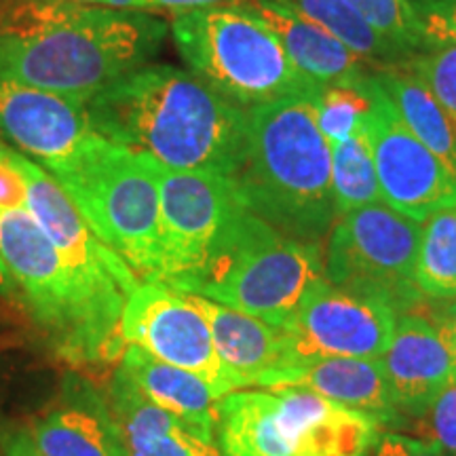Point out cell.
<instances>
[{
	"label": "cell",
	"mask_w": 456,
	"mask_h": 456,
	"mask_svg": "<svg viewBox=\"0 0 456 456\" xmlns=\"http://www.w3.org/2000/svg\"><path fill=\"white\" fill-rule=\"evenodd\" d=\"M330 155H332V191L338 216L366 205L383 203L372 151L363 127L351 138L330 146Z\"/></svg>",
	"instance_id": "27"
},
{
	"label": "cell",
	"mask_w": 456,
	"mask_h": 456,
	"mask_svg": "<svg viewBox=\"0 0 456 456\" xmlns=\"http://www.w3.org/2000/svg\"><path fill=\"white\" fill-rule=\"evenodd\" d=\"M91 231L127 262L140 279L161 271V201L155 163L98 134L70 163L57 169Z\"/></svg>",
	"instance_id": "6"
},
{
	"label": "cell",
	"mask_w": 456,
	"mask_h": 456,
	"mask_svg": "<svg viewBox=\"0 0 456 456\" xmlns=\"http://www.w3.org/2000/svg\"><path fill=\"white\" fill-rule=\"evenodd\" d=\"M319 279V245L283 235L243 205L222 228L186 292L281 328Z\"/></svg>",
	"instance_id": "4"
},
{
	"label": "cell",
	"mask_w": 456,
	"mask_h": 456,
	"mask_svg": "<svg viewBox=\"0 0 456 456\" xmlns=\"http://www.w3.org/2000/svg\"><path fill=\"white\" fill-rule=\"evenodd\" d=\"M402 68L427 85L456 129V43H429Z\"/></svg>",
	"instance_id": "30"
},
{
	"label": "cell",
	"mask_w": 456,
	"mask_h": 456,
	"mask_svg": "<svg viewBox=\"0 0 456 456\" xmlns=\"http://www.w3.org/2000/svg\"><path fill=\"white\" fill-rule=\"evenodd\" d=\"M395 322L397 311L387 302L336 288L323 277L279 328L283 336L279 368L322 357L380 359Z\"/></svg>",
	"instance_id": "11"
},
{
	"label": "cell",
	"mask_w": 456,
	"mask_h": 456,
	"mask_svg": "<svg viewBox=\"0 0 456 456\" xmlns=\"http://www.w3.org/2000/svg\"><path fill=\"white\" fill-rule=\"evenodd\" d=\"M380 425L379 416L330 402L302 429L296 456H368L379 442Z\"/></svg>",
	"instance_id": "25"
},
{
	"label": "cell",
	"mask_w": 456,
	"mask_h": 456,
	"mask_svg": "<svg viewBox=\"0 0 456 456\" xmlns=\"http://www.w3.org/2000/svg\"><path fill=\"white\" fill-rule=\"evenodd\" d=\"M191 298L212 330L216 353L237 391L260 387L266 374L281 366V330L199 294Z\"/></svg>",
	"instance_id": "19"
},
{
	"label": "cell",
	"mask_w": 456,
	"mask_h": 456,
	"mask_svg": "<svg viewBox=\"0 0 456 456\" xmlns=\"http://www.w3.org/2000/svg\"><path fill=\"white\" fill-rule=\"evenodd\" d=\"M155 174L161 201V271L157 281L186 292L208 262L222 228L243 203L226 175L169 169L159 163Z\"/></svg>",
	"instance_id": "10"
},
{
	"label": "cell",
	"mask_w": 456,
	"mask_h": 456,
	"mask_svg": "<svg viewBox=\"0 0 456 456\" xmlns=\"http://www.w3.org/2000/svg\"><path fill=\"white\" fill-rule=\"evenodd\" d=\"M315 98L249 108L243 161L231 180L254 216L283 235L319 245L338 212L332 155L319 131Z\"/></svg>",
	"instance_id": "3"
},
{
	"label": "cell",
	"mask_w": 456,
	"mask_h": 456,
	"mask_svg": "<svg viewBox=\"0 0 456 456\" xmlns=\"http://www.w3.org/2000/svg\"><path fill=\"white\" fill-rule=\"evenodd\" d=\"M167 24L148 11L72 0H0V78L78 104L146 66Z\"/></svg>",
	"instance_id": "1"
},
{
	"label": "cell",
	"mask_w": 456,
	"mask_h": 456,
	"mask_svg": "<svg viewBox=\"0 0 456 456\" xmlns=\"http://www.w3.org/2000/svg\"><path fill=\"white\" fill-rule=\"evenodd\" d=\"M249 0H142L148 13H157V11H165V13L180 15L188 13V11L199 9H212V7H232V4H243Z\"/></svg>",
	"instance_id": "36"
},
{
	"label": "cell",
	"mask_w": 456,
	"mask_h": 456,
	"mask_svg": "<svg viewBox=\"0 0 456 456\" xmlns=\"http://www.w3.org/2000/svg\"><path fill=\"white\" fill-rule=\"evenodd\" d=\"M121 370L152 403L174 414L192 436L214 444L222 397L201 376L159 362L134 345H125Z\"/></svg>",
	"instance_id": "20"
},
{
	"label": "cell",
	"mask_w": 456,
	"mask_h": 456,
	"mask_svg": "<svg viewBox=\"0 0 456 456\" xmlns=\"http://www.w3.org/2000/svg\"><path fill=\"white\" fill-rule=\"evenodd\" d=\"M114 420L127 456H192L199 437L167 410L152 403L118 368L112 380Z\"/></svg>",
	"instance_id": "21"
},
{
	"label": "cell",
	"mask_w": 456,
	"mask_h": 456,
	"mask_svg": "<svg viewBox=\"0 0 456 456\" xmlns=\"http://www.w3.org/2000/svg\"><path fill=\"white\" fill-rule=\"evenodd\" d=\"M380 37L408 55L420 53L427 45L423 20L412 0H346Z\"/></svg>",
	"instance_id": "28"
},
{
	"label": "cell",
	"mask_w": 456,
	"mask_h": 456,
	"mask_svg": "<svg viewBox=\"0 0 456 456\" xmlns=\"http://www.w3.org/2000/svg\"><path fill=\"white\" fill-rule=\"evenodd\" d=\"M0 456H4V454H3V452H0Z\"/></svg>",
	"instance_id": "41"
},
{
	"label": "cell",
	"mask_w": 456,
	"mask_h": 456,
	"mask_svg": "<svg viewBox=\"0 0 456 456\" xmlns=\"http://www.w3.org/2000/svg\"><path fill=\"white\" fill-rule=\"evenodd\" d=\"M281 3L311 20L313 24L322 26L353 53L363 57L376 68L402 66L412 57L380 37L346 0H281Z\"/></svg>",
	"instance_id": "24"
},
{
	"label": "cell",
	"mask_w": 456,
	"mask_h": 456,
	"mask_svg": "<svg viewBox=\"0 0 456 456\" xmlns=\"http://www.w3.org/2000/svg\"><path fill=\"white\" fill-rule=\"evenodd\" d=\"M7 155L28 188V212L55 245L74 288L81 296L95 332L112 357L123 355L121 317L129 294L142 279L117 252L91 231L87 222L41 165L7 146Z\"/></svg>",
	"instance_id": "7"
},
{
	"label": "cell",
	"mask_w": 456,
	"mask_h": 456,
	"mask_svg": "<svg viewBox=\"0 0 456 456\" xmlns=\"http://www.w3.org/2000/svg\"><path fill=\"white\" fill-rule=\"evenodd\" d=\"M387 385L399 412L420 416L454 379L452 357L420 313L397 315L393 338L380 357Z\"/></svg>",
	"instance_id": "16"
},
{
	"label": "cell",
	"mask_w": 456,
	"mask_h": 456,
	"mask_svg": "<svg viewBox=\"0 0 456 456\" xmlns=\"http://www.w3.org/2000/svg\"><path fill=\"white\" fill-rule=\"evenodd\" d=\"M15 288V281H13V275H11L9 266L4 265L3 256H0V296H7L13 292Z\"/></svg>",
	"instance_id": "39"
},
{
	"label": "cell",
	"mask_w": 456,
	"mask_h": 456,
	"mask_svg": "<svg viewBox=\"0 0 456 456\" xmlns=\"http://www.w3.org/2000/svg\"><path fill=\"white\" fill-rule=\"evenodd\" d=\"M260 389H305L338 406L379 416L383 423L399 414L380 359L322 357L289 363L266 374Z\"/></svg>",
	"instance_id": "17"
},
{
	"label": "cell",
	"mask_w": 456,
	"mask_h": 456,
	"mask_svg": "<svg viewBox=\"0 0 456 456\" xmlns=\"http://www.w3.org/2000/svg\"><path fill=\"white\" fill-rule=\"evenodd\" d=\"M78 4H89V7H106L118 11H146L142 0H72Z\"/></svg>",
	"instance_id": "38"
},
{
	"label": "cell",
	"mask_w": 456,
	"mask_h": 456,
	"mask_svg": "<svg viewBox=\"0 0 456 456\" xmlns=\"http://www.w3.org/2000/svg\"><path fill=\"white\" fill-rule=\"evenodd\" d=\"M3 448H4V456H41L34 450L32 442L28 440L26 431H13L11 436H7L3 440Z\"/></svg>",
	"instance_id": "37"
},
{
	"label": "cell",
	"mask_w": 456,
	"mask_h": 456,
	"mask_svg": "<svg viewBox=\"0 0 456 456\" xmlns=\"http://www.w3.org/2000/svg\"><path fill=\"white\" fill-rule=\"evenodd\" d=\"M376 456H446L437 442L414 440L403 433H387L379 440Z\"/></svg>",
	"instance_id": "34"
},
{
	"label": "cell",
	"mask_w": 456,
	"mask_h": 456,
	"mask_svg": "<svg viewBox=\"0 0 456 456\" xmlns=\"http://www.w3.org/2000/svg\"><path fill=\"white\" fill-rule=\"evenodd\" d=\"M414 283L427 298H456V208L433 214L420 226Z\"/></svg>",
	"instance_id": "26"
},
{
	"label": "cell",
	"mask_w": 456,
	"mask_h": 456,
	"mask_svg": "<svg viewBox=\"0 0 456 456\" xmlns=\"http://www.w3.org/2000/svg\"><path fill=\"white\" fill-rule=\"evenodd\" d=\"M121 336L125 345L201 376L218 397L237 391L216 353L212 330L188 292L157 279H142L125 302Z\"/></svg>",
	"instance_id": "13"
},
{
	"label": "cell",
	"mask_w": 456,
	"mask_h": 456,
	"mask_svg": "<svg viewBox=\"0 0 456 456\" xmlns=\"http://www.w3.org/2000/svg\"><path fill=\"white\" fill-rule=\"evenodd\" d=\"M243 4L271 28L296 70L319 87H359L372 72L363 57L281 0H249Z\"/></svg>",
	"instance_id": "18"
},
{
	"label": "cell",
	"mask_w": 456,
	"mask_h": 456,
	"mask_svg": "<svg viewBox=\"0 0 456 456\" xmlns=\"http://www.w3.org/2000/svg\"><path fill=\"white\" fill-rule=\"evenodd\" d=\"M313 106H315L319 131L326 138L328 146H332L362 129L370 98L363 83L359 87H326L319 91Z\"/></svg>",
	"instance_id": "29"
},
{
	"label": "cell",
	"mask_w": 456,
	"mask_h": 456,
	"mask_svg": "<svg viewBox=\"0 0 456 456\" xmlns=\"http://www.w3.org/2000/svg\"><path fill=\"white\" fill-rule=\"evenodd\" d=\"M420 222L374 203L336 218L328 232L323 277L336 288L387 302L397 315L423 300L414 283Z\"/></svg>",
	"instance_id": "9"
},
{
	"label": "cell",
	"mask_w": 456,
	"mask_h": 456,
	"mask_svg": "<svg viewBox=\"0 0 456 456\" xmlns=\"http://www.w3.org/2000/svg\"><path fill=\"white\" fill-rule=\"evenodd\" d=\"M372 72L399 118L456 178V129L427 85L402 66L376 68Z\"/></svg>",
	"instance_id": "23"
},
{
	"label": "cell",
	"mask_w": 456,
	"mask_h": 456,
	"mask_svg": "<svg viewBox=\"0 0 456 456\" xmlns=\"http://www.w3.org/2000/svg\"><path fill=\"white\" fill-rule=\"evenodd\" d=\"M28 209V188L20 171L11 163L7 144L0 142V212Z\"/></svg>",
	"instance_id": "33"
},
{
	"label": "cell",
	"mask_w": 456,
	"mask_h": 456,
	"mask_svg": "<svg viewBox=\"0 0 456 456\" xmlns=\"http://www.w3.org/2000/svg\"><path fill=\"white\" fill-rule=\"evenodd\" d=\"M363 89L370 108L362 127L372 151L383 203L416 222L456 208V178L399 118L374 72L363 81Z\"/></svg>",
	"instance_id": "12"
},
{
	"label": "cell",
	"mask_w": 456,
	"mask_h": 456,
	"mask_svg": "<svg viewBox=\"0 0 456 456\" xmlns=\"http://www.w3.org/2000/svg\"><path fill=\"white\" fill-rule=\"evenodd\" d=\"M433 442L444 448V452L456 456V376L440 391V395L427 408Z\"/></svg>",
	"instance_id": "31"
},
{
	"label": "cell",
	"mask_w": 456,
	"mask_h": 456,
	"mask_svg": "<svg viewBox=\"0 0 456 456\" xmlns=\"http://www.w3.org/2000/svg\"><path fill=\"white\" fill-rule=\"evenodd\" d=\"M192 456H222V452L218 448L214 446L212 442H203V440H197L195 444V452Z\"/></svg>",
	"instance_id": "40"
},
{
	"label": "cell",
	"mask_w": 456,
	"mask_h": 456,
	"mask_svg": "<svg viewBox=\"0 0 456 456\" xmlns=\"http://www.w3.org/2000/svg\"><path fill=\"white\" fill-rule=\"evenodd\" d=\"M169 30L191 72L245 110L315 98L323 89L296 70L271 28L245 4L174 15Z\"/></svg>",
	"instance_id": "5"
},
{
	"label": "cell",
	"mask_w": 456,
	"mask_h": 456,
	"mask_svg": "<svg viewBox=\"0 0 456 456\" xmlns=\"http://www.w3.org/2000/svg\"><path fill=\"white\" fill-rule=\"evenodd\" d=\"M328 399L305 389L232 391L220 399L222 456H296L302 429L328 408Z\"/></svg>",
	"instance_id": "15"
},
{
	"label": "cell",
	"mask_w": 456,
	"mask_h": 456,
	"mask_svg": "<svg viewBox=\"0 0 456 456\" xmlns=\"http://www.w3.org/2000/svg\"><path fill=\"white\" fill-rule=\"evenodd\" d=\"M41 456H127L117 420L98 406H66L24 429Z\"/></svg>",
	"instance_id": "22"
},
{
	"label": "cell",
	"mask_w": 456,
	"mask_h": 456,
	"mask_svg": "<svg viewBox=\"0 0 456 456\" xmlns=\"http://www.w3.org/2000/svg\"><path fill=\"white\" fill-rule=\"evenodd\" d=\"M425 317L429 319L431 326L437 330L444 345H446L450 357H452L456 376V298L440 302V306H431Z\"/></svg>",
	"instance_id": "35"
},
{
	"label": "cell",
	"mask_w": 456,
	"mask_h": 456,
	"mask_svg": "<svg viewBox=\"0 0 456 456\" xmlns=\"http://www.w3.org/2000/svg\"><path fill=\"white\" fill-rule=\"evenodd\" d=\"M423 20L427 43H456V0H412Z\"/></svg>",
	"instance_id": "32"
},
{
	"label": "cell",
	"mask_w": 456,
	"mask_h": 456,
	"mask_svg": "<svg viewBox=\"0 0 456 456\" xmlns=\"http://www.w3.org/2000/svg\"><path fill=\"white\" fill-rule=\"evenodd\" d=\"M0 256L53 349L77 366L110 362L55 245L28 209L0 212Z\"/></svg>",
	"instance_id": "8"
},
{
	"label": "cell",
	"mask_w": 456,
	"mask_h": 456,
	"mask_svg": "<svg viewBox=\"0 0 456 456\" xmlns=\"http://www.w3.org/2000/svg\"><path fill=\"white\" fill-rule=\"evenodd\" d=\"M95 135L85 104L0 78V138L47 174L70 163Z\"/></svg>",
	"instance_id": "14"
},
{
	"label": "cell",
	"mask_w": 456,
	"mask_h": 456,
	"mask_svg": "<svg viewBox=\"0 0 456 456\" xmlns=\"http://www.w3.org/2000/svg\"><path fill=\"white\" fill-rule=\"evenodd\" d=\"M85 108L95 134L163 167L232 178L243 161L248 110L180 68L142 66Z\"/></svg>",
	"instance_id": "2"
}]
</instances>
